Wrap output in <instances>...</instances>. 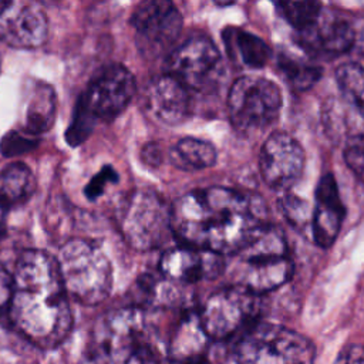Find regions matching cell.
<instances>
[{"label": "cell", "mask_w": 364, "mask_h": 364, "mask_svg": "<svg viewBox=\"0 0 364 364\" xmlns=\"http://www.w3.org/2000/svg\"><path fill=\"white\" fill-rule=\"evenodd\" d=\"M260 196L225 186L191 191L171 206L172 233L183 246L216 255H235L266 223Z\"/></svg>", "instance_id": "6da1fadb"}, {"label": "cell", "mask_w": 364, "mask_h": 364, "mask_svg": "<svg viewBox=\"0 0 364 364\" xmlns=\"http://www.w3.org/2000/svg\"><path fill=\"white\" fill-rule=\"evenodd\" d=\"M9 323L33 346L51 350L73 328V313L55 257L40 249L24 250L13 273Z\"/></svg>", "instance_id": "7a4b0ae2"}, {"label": "cell", "mask_w": 364, "mask_h": 364, "mask_svg": "<svg viewBox=\"0 0 364 364\" xmlns=\"http://www.w3.org/2000/svg\"><path fill=\"white\" fill-rule=\"evenodd\" d=\"M162 338L138 306L109 310L92 326L87 364H161Z\"/></svg>", "instance_id": "3957f363"}, {"label": "cell", "mask_w": 364, "mask_h": 364, "mask_svg": "<svg viewBox=\"0 0 364 364\" xmlns=\"http://www.w3.org/2000/svg\"><path fill=\"white\" fill-rule=\"evenodd\" d=\"M233 277L236 286L262 296L284 284L293 263L282 232L266 225L235 253Z\"/></svg>", "instance_id": "277c9868"}, {"label": "cell", "mask_w": 364, "mask_h": 364, "mask_svg": "<svg viewBox=\"0 0 364 364\" xmlns=\"http://www.w3.org/2000/svg\"><path fill=\"white\" fill-rule=\"evenodd\" d=\"M68 296L85 306L104 301L112 287V266L102 247L91 239L65 240L55 257Z\"/></svg>", "instance_id": "5b68a950"}, {"label": "cell", "mask_w": 364, "mask_h": 364, "mask_svg": "<svg viewBox=\"0 0 364 364\" xmlns=\"http://www.w3.org/2000/svg\"><path fill=\"white\" fill-rule=\"evenodd\" d=\"M237 364H313L314 346L303 334L272 323H256L236 347Z\"/></svg>", "instance_id": "8992f818"}, {"label": "cell", "mask_w": 364, "mask_h": 364, "mask_svg": "<svg viewBox=\"0 0 364 364\" xmlns=\"http://www.w3.org/2000/svg\"><path fill=\"white\" fill-rule=\"evenodd\" d=\"M118 226L131 247L156 249L172 233L171 206L152 189H135L119 206Z\"/></svg>", "instance_id": "52a82bcc"}, {"label": "cell", "mask_w": 364, "mask_h": 364, "mask_svg": "<svg viewBox=\"0 0 364 364\" xmlns=\"http://www.w3.org/2000/svg\"><path fill=\"white\" fill-rule=\"evenodd\" d=\"M280 109V88L264 77H240L229 90V118L235 129L243 135L264 132L277 121Z\"/></svg>", "instance_id": "ba28073f"}, {"label": "cell", "mask_w": 364, "mask_h": 364, "mask_svg": "<svg viewBox=\"0 0 364 364\" xmlns=\"http://www.w3.org/2000/svg\"><path fill=\"white\" fill-rule=\"evenodd\" d=\"M260 309L259 294L235 284L213 293L198 317L206 337L220 341L255 326Z\"/></svg>", "instance_id": "9c48e42d"}, {"label": "cell", "mask_w": 364, "mask_h": 364, "mask_svg": "<svg viewBox=\"0 0 364 364\" xmlns=\"http://www.w3.org/2000/svg\"><path fill=\"white\" fill-rule=\"evenodd\" d=\"M168 75L192 91L210 92L220 84L225 67L218 47L205 36H193L166 58Z\"/></svg>", "instance_id": "30bf717a"}, {"label": "cell", "mask_w": 364, "mask_h": 364, "mask_svg": "<svg viewBox=\"0 0 364 364\" xmlns=\"http://www.w3.org/2000/svg\"><path fill=\"white\" fill-rule=\"evenodd\" d=\"M136 85L132 73L118 63L100 68L78 102L95 121H111L131 102Z\"/></svg>", "instance_id": "8fae6325"}, {"label": "cell", "mask_w": 364, "mask_h": 364, "mask_svg": "<svg viewBox=\"0 0 364 364\" xmlns=\"http://www.w3.org/2000/svg\"><path fill=\"white\" fill-rule=\"evenodd\" d=\"M131 26L141 54L155 58L165 54L176 41L182 30V16L172 3L151 0L135 9Z\"/></svg>", "instance_id": "7c38bea8"}, {"label": "cell", "mask_w": 364, "mask_h": 364, "mask_svg": "<svg viewBox=\"0 0 364 364\" xmlns=\"http://www.w3.org/2000/svg\"><path fill=\"white\" fill-rule=\"evenodd\" d=\"M48 36V18L41 3L0 1V40L14 48H37Z\"/></svg>", "instance_id": "4fadbf2b"}, {"label": "cell", "mask_w": 364, "mask_h": 364, "mask_svg": "<svg viewBox=\"0 0 364 364\" xmlns=\"http://www.w3.org/2000/svg\"><path fill=\"white\" fill-rule=\"evenodd\" d=\"M259 166L264 182L270 188L287 191L303 173L304 151L291 135L273 132L260 149Z\"/></svg>", "instance_id": "5bb4252c"}, {"label": "cell", "mask_w": 364, "mask_h": 364, "mask_svg": "<svg viewBox=\"0 0 364 364\" xmlns=\"http://www.w3.org/2000/svg\"><path fill=\"white\" fill-rule=\"evenodd\" d=\"M220 255L179 246L166 250L159 260V272L172 283H193L202 279H213L223 272Z\"/></svg>", "instance_id": "9a60e30c"}, {"label": "cell", "mask_w": 364, "mask_h": 364, "mask_svg": "<svg viewBox=\"0 0 364 364\" xmlns=\"http://www.w3.org/2000/svg\"><path fill=\"white\" fill-rule=\"evenodd\" d=\"M300 46L318 57H336L351 48L355 33L351 24L331 14H321L307 28L297 31Z\"/></svg>", "instance_id": "2e32d148"}, {"label": "cell", "mask_w": 364, "mask_h": 364, "mask_svg": "<svg viewBox=\"0 0 364 364\" xmlns=\"http://www.w3.org/2000/svg\"><path fill=\"white\" fill-rule=\"evenodd\" d=\"M189 90L168 74L154 78L145 90V108L159 122L178 125L189 114Z\"/></svg>", "instance_id": "e0dca14e"}, {"label": "cell", "mask_w": 364, "mask_h": 364, "mask_svg": "<svg viewBox=\"0 0 364 364\" xmlns=\"http://www.w3.org/2000/svg\"><path fill=\"white\" fill-rule=\"evenodd\" d=\"M346 209L331 173L321 176L316 189V202L311 212V235L320 247H328L336 240Z\"/></svg>", "instance_id": "ac0fdd59"}, {"label": "cell", "mask_w": 364, "mask_h": 364, "mask_svg": "<svg viewBox=\"0 0 364 364\" xmlns=\"http://www.w3.org/2000/svg\"><path fill=\"white\" fill-rule=\"evenodd\" d=\"M36 191L31 169L21 162L6 165L0 171V209L10 210L24 205Z\"/></svg>", "instance_id": "d6986e66"}, {"label": "cell", "mask_w": 364, "mask_h": 364, "mask_svg": "<svg viewBox=\"0 0 364 364\" xmlns=\"http://www.w3.org/2000/svg\"><path fill=\"white\" fill-rule=\"evenodd\" d=\"M57 112V97L54 88L43 81H37L30 94L26 117H24V132L37 136L48 131L55 119Z\"/></svg>", "instance_id": "ffe728a7"}, {"label": "cell", "mask_w": 364, "mask_h": 364, "mask_svg": "<svg viewBox=\"0 0 364 364\" xmlns=\"http://www.w3.org/2000/svg\"><path fill=\"white\" fill-rule=\"evenodd\" d=\"M171 162L183 171H199L209 168L216 161V149L208 141L186 136L179 139L169 152Z\"/></svg>", "instance_id": "44dd1931"}, {"label": "cell", "mask_w": 364, "mask_h": 364, "mask_svg": "<svg viewBox=\"0 0 364 364\" xmlns=\"http://www.w3.org/2000/svg\"><path fill=\"white\" fill-rule=\"evenodd\" d=\"M225 38L228 48L233 47L235 58H237L243 65L260 68L267 63L270 50L262 38L237 28H232L229 34L226 33Z\"/></svg>", "instance_id": "7402d4cb"}, {"label": "cell", "mask_w": 364, "mask_h": 364, "mask_svg": "<svg viewBox=\"0 0 364 364\" xmlns=\"http://www.w3.org/2000/svg\"><path fill=\"white\" fill-rule=\"evenodd\" d=\"M336 81L343 100L364 118V68L357 63L341 64L336 71Z\"/></svg>", "instance_id": "603a6c76"}, {"label": "cell", "mask_w": 364, "mask_h": 364, "mask_svg": "<svg viewBox=\"0 0 364 364\" xmlns=\"http://www.w3.org/2000/svg\"><path fill=\"white\" fill-rule=\"evenodd\" d=\"M205 338L208 337L200 326L199 317L191 314L179 324L169 348L175 355H191L200 348Z\"/></svg>", "instance_id": "cb8c5ba5"}, {"label": "cell", "mask_w": 364, "mask_h": 364, "mask_svg": "<svg viewBox=\"0 0 364 364\" xmlns=\"http://www.w3.org/2000/svg\"><path fill=\"white\" fill-rule=\"evenodd\" d=\"M276 7L297 31L311 26L321 14V4L317 1H279Z\"/></svg>", "instance_id": "d4e9b609"}, {"label": "cell", "mask_w": 364, "mask_h": 364, "mask_svg": "<svg viewBox=\"0 0 364 364\" xmlns=\"http://www.w3.org/2000/svg\"><path fill=\"white\" fill-rule=\"evenodd\" d=\"M280 70L289 84L296 90H306L320 78V70L291 58H280Z\"/></svg>", "instance_id": "484cf974"}, {"label": "cell", "mask_w": 364, "mask_h": 364, "mask_svg": "<svg viewBox=\"0 0 364 364\" xmlns=\"http://www.w3.org/2000/svg\"><path fill=\"white\" fill-rule=\"evenodd\" d=\"M280 209L283 212V215L286 216V219L297 226V228H303L309 218L311 219V215H310V210H309V203L291 193H284L280 200Z\"/></svg>", "instance_id": "4316f807"}, {"label": "cell", "mask_w": 364, "mask_h": 364, "mask_svg": "<svg viewBox=\"0 0 364 364\" xmlns=\"http://www.w3.org/2000/svg\"><path fill=\"white\" fill-rule=\"evenodd\" d=\"M94 124H95V119L80 104H77L71 127L67 131V141L71 145L81 144L92 131Z\"/></svg>", "instance_id": "83f0119b"}, {"label": "cell", "mask_w": 364, "mask_h": 364, "mask_svg": "<svg viewBox=\"0 0 364 364\" xmlns=\"http://www.w3.org/2000/svg\"><path fill=\"white\" fill-rule=\"evenodd\" d=\"M344 159L348 168L364 182V134L351 136L347 141Z\"/></svg>", "instance_id": "f1b7e54d"}, {"label": "cell", "mask_w": 364, "mask_h": 364, "mask_svg": "<svg viewBox=\"0 0 364 364\" xmlns=\"http://www.w3.org/2000/svg\"><path fill=\"white\" fill-rule=\"evenodd\" d=\"M34 146H36L34 138L26 136L24 134L17 131L7 132L0 142V151L4 156H17L31 151Z\"/></svg>", "instance_id": "f546056e"}, {"label": "cell", "mask_w": 364, "mask_h": 364, "mask_svg": "<svg viewBox=\"0 0 364 364\" xmlns=\"http://www.w3.org/2000/svg\"><path fill=\"white\" fill-rule=\"evenodd\" d=\"M117 172L111 166H104L98 173L92 176V179L88 182V185L84 188V195L90 200H95L98 196L102 195L105 186L108 183H115L117 181Z\"/></svg>", "instance_id": "4dcf8cb0"}, {"label": "cell", "mask_w": 364, "mask_h": 364, "mask_svg": "<svg viewBox=\"0 0 364 364\" xmlns=\"http://www.w3.org/2000/svg\"><path fill=\"white\" fill-rule=\"evenodd\" d=\"M13 296V273L0 263V323L9 321V310Z\"/></svg>", "instance_id": "1f68e13d"}, {"label": "cell", "mask_w": 364, "mask_h": 364, "mask_svg": "<svg viewBox=\"0 0 364 364\" xmlns=\"http://www.w3.org/2000/svg\"><path fill=\"white\" fill-rule=\"evenodd\" d=\"M333 364H364V346L358 343L346 344Z\"/></svg>", "instance_id": "d6a6232c"}, {"label": "cell", "mask_w": 364, "mask_h": 364, "mask_svg": "<svg viewBox=\"0 0 364 364\" xmlns=\"http://www.w3.org/2000/svg\"><path fill=\"white\" fill-rule=\"evenodd\" d=\"M142 158L149 165H158L161 162L159 148L156 145H146L142 151Z\"/></svg>", "instance_id": "836d02e7"}]
</instances>
